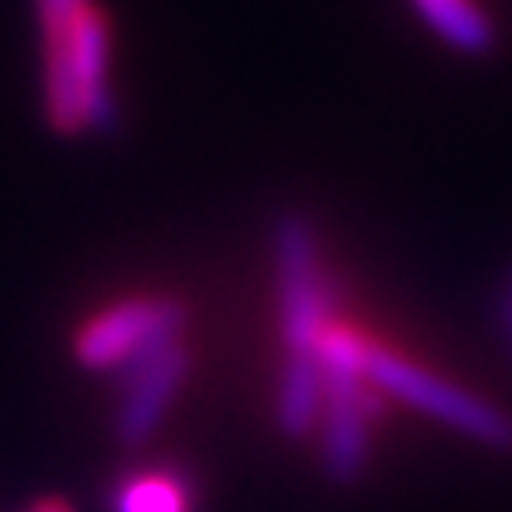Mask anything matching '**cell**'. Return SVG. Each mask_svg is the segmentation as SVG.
Listing matches in <instances>:
<instances>
[{"label": "cell", "instance_id": "6da1fadb", "mask_svg": "<svg viewBox=\"0 0 512 512\" xmlns=\"http://www.w3.org/2000/svg\"><path fill=\"white\" fill-rule=\"evenodd\" d=\"M46 35V110L61 133L107 126L110 99V27L95 4H80L73 16L42 27Z\"/></svg>", "mask_w": 512, "mask_h": 512}, {"label": "cell", "instance_id": "7a4b0ae2", "mask_svg": "<svg viewBox=\"0 0 512 512\" xmlns=\"http://www.w3.org/2000/svg\"><path fill=\"white\" fill-rule=\"evenodd\" d=\"M368 380L391 391V395L406 399L410 406L425 410V414H433V418L448 421V425H456L471 437L494 444V448H512L509 414H501L497 406L459 391L456 384L440 380L437 372L406 361V357H399L395 349L380 346V342H372V353H368Z\"/></svg>", "mask_w": 512, "mask_h": 512}, {"label": "cell", "instance_id": "3957f363", "mask_svg": "<svg viewBox=\"0 0 512 512\" xmlns=\"http://www.w3.org/2000/svg\"><path fill=\"white\" fill-rule=\"evenodd\" d=\"M175 334H183V308L175 300L133 296L84 323L76 334V357L88 368H118Z\"/></svg>", "mask_w": 512, "mask_h": 512}, {"label": "cell", "instance_id": "277c9868", "mask_svg": "<svg viewBox=\"0 0 512 512\" xmlns=\"http://www.w3.org/2000/svg\"><path fill=\"white\" fill-rule=\"evenodd\" d=\"M281 258V330L289 353H311L315 334L330 319L327 281L319 270L315 239L304 220H285L277 232Z\"/></svg>", "mask_w": 512, "mask_h": 512}, {"label": "cell", "instance_id": "5b68a950", "mask_svg": "<svg viewBox=\"0 0 512 512\" xmlns=\"http://www.w3.org/2000/svg\"><path fill=\"white\" fill-rule=\"evenodd\" d=\"M186 376V349L175 338H164L160 346L145 349L137 361H129L126 372V399L118 410V437L129 444L141 440L160 425L167 403L175 399V391Z\"/></svg>", "mask_w": 512, "mask_h": 512}, {"label": "cell", "instance_id": "8992f818", "mask_svg": "<svg viewBox=\"0 0 512 512\" xmlns=\"http://www.w3.org/2000/svg\"><path fill=\"white\" fill-rule=\"evenodd\" d=\"M327 403V384L323 368L311 353H289L285 372H281V395H277V421L285 433L304 437L315 421L323 418Z\"/></svg>", "mask_w": 512, "mask_h": 512}, {"label": "cell", "instance_id": "52a82bcc", "mask_svg": "<svg viewBox=\"0 0 512 512\" xmlns=\"http://www.w3.org/2000/svg\"><path fill=\"white\" fill-rule=\"evenodd\" d=\"M425 23L437 31L440 38H448L452 46L467 50V54H482L494 46V27L482 16L475 0H414Z\"/></svg>", "mask_w": 512, "mask_h": 512}, {"label": "cell", "instance_id": "ba28073f", "mask_svg": "<svg viewBox=\"0 0 512 512\" xmlns=\"http://www.w3.org/2000/svg\"><path fill=\"white\" fill-rule=\"evenodd\" d=\"M118 512H190L186 482L171 471L133 475L118 494Z\"/></svg>", "mask_w": 512, "mask_h": 512}, {"label": "cell", "instance_id": "9c48e42d", "mask_svg": "<svg viewBox=\"0 0 512 512\" xmlns=\"http://www.w3.org/2000/svg\"><path fill=\"white\" fill-rule=\"evenodd\" d=\"M80 4H88V0H38V19H42V27H54L73 16Z\"/></svg>", "mask_w": 512, "mask_h": 512}, {"label": "cell", "instance_id": "30bf717a", "mask_svg": "<svg viewBox=\"0 0 512 512\" xmlns=\"http://www.w3.org/2000/svg\"><path fill=\"white\" fill-rule=\"evenodd\" d=\"M31 512H73V509H69L65 501H38V505Z\"/></svg>", "mask_w": 512, "mask_h": 512}]
</instances>
